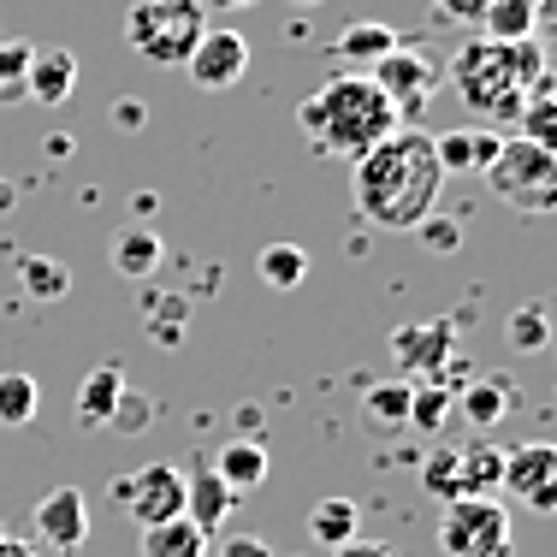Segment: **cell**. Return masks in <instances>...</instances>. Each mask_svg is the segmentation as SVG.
Here are the masks:
<instances>
[{
  "instance_id": "6da1fadb",
  "label": "cell",
  "mask_w": 557,
  "mask_h": 557,
  "mask_svg": "<svg viewBox=\"0 0 557 557\" xmlns=\"http://www.w3.org/2000/svg\"><path fill=\"white\" fill-rule=\"evenodd\" d=\"M350 196H356V214H362L374 232H416L421 220L440 208V184L445 172L433 161V137L428 131H409L397 125L386 143L350 161Z\"/></svg>"
},
{
  "instance_id": "7a4b0ae2",
  "label": "cell",
  "mask_w": 557,
  "mask_h": 557,
  "mask_svg": "<svg viewBox=\"0 0 557 557\" xmlns=\"http://www.w3.org/2000/svg\"><path fill=\"white\" fill-rule=\"evenodd\" d=\"M297 125H302V137L314 143V154L362 161V154L374 149V143H386L404 119H397L386 89H380L368 72H338L297 108Z\"/></svg>"
},
{
  "instance_id": "3957f363",
  "label": "cell",
  "mask_w": 557,
  "mask_h": 557,
  "mask_svg": "<svg viewBox=\"0 0 557 557\" xmlns=\"http://www.w3.org/2000/svg\"><path fill=\"white\" fill-rule=\"evenodd\" d=\"M540 77H546V48L534 36L528 42H486L481 36L450 54V96L486 125H516L528 84H540Z\"/></svg>"
},
{
  "instance_id": "277c9868",
  "label": "cell",
  "mask_w": 557,
  "mask_h": 557,
  "mask_svg": "<svg viewBox=\"0 0 557 557\" xmlns=\"http://www.w3.org/2000/svg\"><path fill=\"white\" fill-rule=\"evenodd\" d=\"M202 30H208L202 0H131L125 12V42L149 65H184Z\"/></svg>"
},
{
  "instance_id": "5b68a950",
  "label": "cell",
  "mask_w": 557,
  "mask_h": 557,
  "mask_svg": "<svg viewBox=\"0 0 557 557\" xmlns=\"http://www.w3.org/2000/svg\"><path fill=\"white\" fill-rule=\"evenodd\" d=\"M481 178L498 202L516 208V214H552L557 208V154L540 149V143H528V137H504Z\"/></svg>"
},
{
  "instance_id": "8992f818",
  "label": "cell",
  "mask_w": 557,
  "mask_h": 557,
  "mask_svg": "<svg viewBox=\"0 0 557 557\" xmlns=\"http://www.w3.org/2000/svg\"><path fill=\"white\" fill-rule=\"evenodd\" d=\"M445 557H510V516L498 498H450L440 516Z\"/></svg>"
},
{
  "instance_id": "52a82bcc",
  "label": "cell",
  "mask_w": 557,
  "mask_h": 557,
  "mask_svg": "<svg viewBox=\"0 0 557 557\" xmlns=\"http://www.w3.org/2000/svg\"><path fill=\"white\" fill-rule=\"evenodd\" d=\"M113 498L131 522L154 528V522H166V516H184V474L172 469V462H143V469H131L113 481Z\"/></svg>"
},
{
  "instance_id": "ba28073f",
  "label": "cell",
  "mask_w": 557,
  "mask_h": 557,
  "mask_svg": "<svg viewBox=\"0 0 557 557\" xmlns=\"http://www.w3.org/2000/svg\"><path fill=\"white\" fill-rule=\"evenodd\" d=\"M368 77L386 89V101L397 108V119H416L433 101V89H440V65L421 54V48H404V42L368 65Z\"/></svg>"
},
{
  "instance_id": "9c48e42d",
  "label": "cell",
  "mask_w": 557,
  "mask_h": 557,
  "mask_svg": "<svg viewBox=\"0 0 557 557\" xmlns=\"http://www.w3.org/2000/svg\"><path fill=\"white\" fill-rule=\"evenodd\" d=\"M498 493L522 498L534 516H552L557 510V445L552 440H528L516 450H504V481Z\"/></svg>"
},
{
  "instance_id": "30bf717a",
  "label": "cell",
  "mask_w": 557,
  "mask_h": 557,
  "mask_svg": "<svg viewBox=\"0 0 557 557\" xmlns=\"http://www.w3.org/2000/svg\"><path fill=\"white\" fill-rule=\"evenodd\" d=\"M184 72H190L196 89H208V96H220V89H237L249 72V42L237 30H202L190 48V60H184Z\"/></svg>"
},
{
  "instance_id": "8fae6325",
  "label": "cell",
  "mask_w": 557,
  "mask_h": 557,
  "mask_svg": "<svg viewBox=\"0 0 557 557\" xmlns=\"http://www.w3.org/2000/svg\"><path fill=\"white\" fill-rule=\"evenodd\" d=\"M450 344H457V333H450V321H421V326H397L392 333V356L404 374H445L450 368Z\"/></svg>"
},
{
  "instance_id": "7c38bea8",
  "label": "cell",
  "mask_w": 557,
  "mask_h": 557,
  "mask_svg": "<svg viewBox=\"0 0 557 557\" xmlns=\"http://www.w3.org/2000/svg\"><path fill=\"white\" fill-rule=\"evenodd\" d=\"M30 516H36V534H42L54 552H77L89 540V498L77 493V486H54Z\"/></svg>"
},
{
  "instance_id": "4fadbf2b",
  "label": "cell",
  "mask_w": 557,
  "mask_h": 557,
  "mask_svg": "<svg viewBox=\"0 0 557 557\" xmlns=\"http://www.w3.org/2000/svg\"><path fill=\"white\" fill-rule=\"evenodd\" d=\"M232 504H237V493H225V481L214 474V462H190V474H184V516H190L202 534L225 528Z\"/></svg>"
},
{
  "instance_id": "5bb4252c",
  "label": "cell",
  "mask_w": 557,
  "mask_h": 557,
  "mask_svg": "<svg viewBox=\"0 0 557 557\" xmlns=\"http://www.w3.org/2000/svg\"><path fill=\"white\" fill-rule=\"evenodd\" d=\"M161 256H166V244H161V232H154V225H119V232H113V249H108L113 273L131 278V285L154 278Z\"/></svg>"
},
{
  "instance_id": "9a60e30c",
  "label": "cell",
  "mask_w": 557,
  "mask_h": 557,
  "mask_svg": "<svg viewBox=\"0 0 557 557\" xmlns=\"http://www.w3.org/2000/svg\"><path fill=\"white\" fill-rule=\"evenodd\" d=\"M498 131L474 125V131H440L433 137V161H440V172H486V161L498 154Z\"/></svg>"
},
{
  "instance_id": "2e32d148",
  "label": "cell",
  "mask_w": 557,
  "mask_h": 557,
  "mask_svg": "<svg viewBox=\"0 0 557 557\" xmlns=\"http://www.w3.org/2000/svg\"><path fill=\"white\" fill-rule=\"evenodd\" d=\"M72 89H77V60L65 48H36L30 54V101L60 108V101H72Z\"/></svg>"
},
{
  "instance_id": "e0dca14e",
  "label": "cell",
  "mask_w": 557,
  "mask_h": 557,
  "mask_svg": "<svg viewBox=\"0 0 557 557\" xmlns=\"http://www.w3.org/2000/svg\"><path fill=\"white\" fill-rule=\"evenodd\" d=\"M268 469L273 462H268V450H261L256 440H232L214 457V474L225 481V493H256V486L268 481Z\"/></svg>"
},
{
  "instance_id": "ac0fdd59",
  "label": "cell",
  "mask_w": 557,
  "mask_h": 557,
  "mask_svg": "<svg viewBox=\"0 0 557 557\" xmlns=\"http://www.w3.org/2000/svg\"><path fill=\"white\" fill-rule=\"evenodd\" d=\"M516 404V386L504 374H481V380H469V386L457 392V409H462V421H474V428H493V421H504V409Z\"/></svg>"
},
{
  "instance_id": "d6986e66",
  "label": "cell",
  "mask_w": 557,
  "mask_h": 557,
  "mask_svg": "<svg viewBox=\"0 0 557 557\" xmlns=\"http://www.w3.org/2000/svg\"><path fill=\"white\" fill-rule=\"evenodd\" d=\"M397 42H404V36H397L392 24H380V18H356V24H344V30H338L333 54H338V60H350V65H374L380 54H392Z\"/></svg>"
},
{
  "instance_id": "ffe728a7",
  "label": "cell",
  "mask_w": 557,
  "mask_h": 557,
  "mask_svg": "<svg viewBox=\"0 0 557 557\" xmlns=\"http://www.w3.org/2000/svg\"><path fill=\"white\" fill-rule=\"evenodd\" d=\"M143 557H208V534L190 516H166V522L143 528Z\"/></svg>"
},
{
  "instance_id": "44dd1931",
  "label": "cell",
  "mask_w": 557,
  "mask_h": 557,
  "mask_svg": "<svg viewBox=\"0 0 557 557\" xmlns=\"http://www.w3.org/2000/svg\"><path fill=\"white\" fill-rule=\"evenodd\" d=\"M534 24H540V0H486L481 12L486 42H528Z\"/></svg>"
},
{
  "instance_id": "7402d4cb",
  "label": "cell",
  "mask_w": 557,
  "mask_h": 557,
  "mask_svg": "<svg viewBox=\"0 0 557 557\" xmlns=\"http://www.w3.org/2000/svg\"><path fill=\"white\" fill-rule=\"evenodd\" d=\"M119 386H125L119 362H101L96 374H84V386H77V428H108V409H113Z\"/></svg>"
},
{
  "instance_id": "603a6c76",
  "label": "cell",
  "mask_w": 557,
  "mask_h": 557,
  "mask_svg": "<svg viewBox=\"0 0 557 557\" xmlns=\"http://www.w3.org/2000/svg\"><path fill=\"white\" fill-rule=\"evenodd\" d=\"M522 137L528 143H540V149H552L557 143V84H552V72L540 77V84H528V96H522Z\"/></svg>"
},
{
  "instance_id": "cb8c5ba5",
  "label": "cell",
  "mask_w": 557,
  "mask_h": 557,
  "mask_svg": "<svg viewBox=\"0 0 557 557\" xmlns=\"http://www.w3.org/2000/svg\"><path fill=\"white\" fill-rule=\"evenodd\" d=\"M362 421H368V428H380V433L409 428V380H380V386H368Z\"/></svg>"
},
{
  "instance_id": "d4e9b609",
  "label": "cell",
  "mask_w": 557,
  "mask_h": 557,
  "mask_svg": "<svg viewBox=\"0 0 557 557\" xmlns=\"http://www.w3.org/2000/svg\"><path fill=\"white\" fill-rule=\"evenodd\" d=\"M30 54H36V42H24V36L0 42V108H24L30 101Z\"/></svg>"
},
{
  "instance_id": "484cf974",
  "label": "cell",
  "mask_w": 557,
  "mask_h": 557,
  "mask_svg": "<svg viewBox=\"0 0 557 557\" xmlns=\"http://www.w3.org/2000/svg\"><path fill=\"white\" fill-rule=\"evenodd\" d=\"M457 481H462V498H493L504 481V450H493V445L457 450Z\"/></svg>"
},
{
  "instance_id": "4316f807",
  "label": "cell",
  "mask_w": 557,
  "mask_h": 557,
  "mask_svg": "<svg viewBox=\"0 0 557 557\" xmlns=\"http://www.w3.org/2000/svg\"><path fill=\"white\" fill-rule=\"evenodd\" d=\"M457 409V386H440V380H409V428L416 433H440L445 416Z\"/></svg>"
},
{
  "instance_id": "83f0119b",
  "label": "cell",
  "mask_w": 557,
  "mask_h": 557,
  "mask_svg": "<svg viewBox=\"0 0 557 557\" xmlns=\"http://www.w3.org/2000/svg\"><path fill=\"white\" fill-rule=\"evenodd\" d=\"M36 409H42V386L30 374H0V428H30Z\"/></svg>"
},
{
  "instance_id": "f1b7e54d",
  "label": "cell",
  "mask_w": 557,
  "mask_h": 557,
  "mask_svg": "<svg viewBox=\"0 0 557 557\" xmlns=\"http://www.w3.org/2000/svg\"><path fill=\"white\" fill-rule=\"evenodd\" d=\"M309 534L321 540V546H333V552L350 546V540H356V504L350 498H321L309 510Z\"/></svg>"
},
{
  "instance_id": "f546056e",
  "label": "cell",
  "mask_w": 557,
  "mask_h": 557,
  "mask_svg": "<svg viewBox=\"0 0 557 557\" xmlns=\"http://www.w3.org/2000/svg\"><path fill=\"white\" fill-rule=\"evenodd\" d=\"M18 285L30 290L36 302H60L65 290H72V273H65L54 256H18Z\"/></svg>"
},
{
  "instance_id": "4dcf8cb0",
  "label": "cell",
  "mask_w": 557,
  "mask_h": 557,
  "mask_svg": "<svg viewBox=\"0 0 557 557\" xmlns=\"http://www.w3.org/2000/svg\"><path fill=\"white\" fill-rule=\"evenodd\" d=\"M256 273L268 278L273 290H297L302 278H309V256H302L297 244H268V249H261V261H256Z\"/></svg>"
},
{
  "instance_id": "1f68e13d",
  "label": "cell",
  "mask_w": 557,
  "mask_h": 557,
  "mask_svg": "<svg viewBox=\"0 0 557 557\" xmlns=\"http://www.w3.org/2000/svg\"><path fill=\"white\" fill-rule=\"evenodd\" d=\"M504 333H510V350H522V356L546 350V344H552V314H546V302H522V309L504 321Z\"/></svg>"
},
{
  "instance_id": "d6a6232c",
  "label": "cell",
  "mask_w": 557,
  "mask_h": 557,
  "mask_svg": "<svg viewBox=\"0 0 557 557\" xmlns=\"http://www.w3.org/2000/svg\"><path fill=\"white\" fill-rule=\"evenodd\" d=\"M154 397L149 392H131V386H119V397H113V409H108V433H149L154 428Z\"/></svg>"
},
{
  "instance_id": "836d02e7",
  "label": "cell",
  "mask_w": 557,
  "mask_h": 557,
  "mask_svg": "<svg viewBox=\"0 0 557 557\" xmlns=\"http://www.w3.org/2000/svg\"><path fill=\"white\" fill-rule=\"evenodd\" d=\"M421 486H428V493L440 498V504L462 498V481H457V450H433L428 469H421Z\"/></svg>"
},
{
  "instance_id": "e575fe53",
  "label": "cell",
  "mask_w": 557,
  "mask_h": 557,
  "mask_svg": "<svg viewBox=\"0 0 557 557\" xmlns=\"http://www.w3.org/2000/svg\"><path fill=\"white\" fill-rule=\"evenodd\" d=\"M143 309H149V326L161 344H178L184 338V302L178 297H143Z\"/></svg>"
},
{
  "instance_id": "d590c367",
  "label": "cell",
  "mask_w": 557,
  "mask_h": 557,
  "mask_svg": "<svg viewBox=\"0 0 557 557\" xmlns=\"http://www.w3.org/2000/svg\"><path fill=\"white\" fill-rule=\"evenodd\" d=\"M416 237L433 249V256H450V249H462V225L445 220V214H428V220L416 225Z\"/></svg>"
},
{
  "instance_id": "8d00e7d4",
  "label": "cell",
  "mask_w": 557,
  "mask_h": 557,
  "mask_svg": "<svg viewBox=\"0 0 557 557\" xmlns=\"http://www.w3.org/2000/svg\"><path fill=\"white\" fill-rule=\"evenodd\" d=\"M433 12H440L445 24H481L486 0H433Z\"/></svg>"
},
{
  "instance_id": "74e56055",
  "label": "cell",
  "mask_w": 557,
  "mask_h": 557,
  "mask_svg": "<svg viewBox=\"0 0 557 557\" xmlns=\"http://www.w3.org/2000/svg\"><path fill=\"white\" fill-rule=\"evenodd\" d=\"M220 557H273V546H268V540H256V534H232L220 546Z\"/></svg>"
},
{
  "instance_id": "f35d334b",
  "label": "cell",
  "mask_w": 557,
  "mask_h": 557,
  "mask_svg": "<svg viewBox=\"0 0 557 557\" xmlns=\"http://www.w3.org/2000/svg\"><path fill=\"white\" fill-rule=\"evenodd\" d=\"M333 557H397V546H386V540H350V546H338Z\"/></svg>"
},
{
  "instance_id": "ab89813d",
  "label": "cell",
  "mask_w": 557,
  "mask_h": 557,
  "mask_svg": "<svg viewBox=\"0 0 557 557\" xmlns=\"http://www.w3.org/2000/svg\"><path fill=\"white\" fill-rule=\"evenodd\" d=\"M143 119H149V108H143V101H119V108H113V125H119V131H143Z\"/></svg>"
},
{
  "instance_id": "60d3db41",
  "label": "cell",
  "mask_w": 557,
  "mask_h": 557,
  "mask_svg": "<svg viewBox=\"0 0 557 557\" xmlns=\"http://www.w3.org/2000/svg\"><path fill=\"white\" fill-rule=\"evenodd\" d=\"M261 428H268V421H261V404H244V409H237V433H244V440H256Z\"/></svg>"
},
{
  "instance_id": "b9f144b4",
  "label": "cell",
  "mask_w": 557,
  "mask_h": 557,
  "mask_svg": "<svg viewBox=\"0 0 557 557\" xmlns=\"http://www.w3.org/2000/svg\"><path fill=\"white\" fill-rule=\"evenodd\" d=\"M0 557H36L24 540H12V534H0Z\"/></svg>"
},
{
  "instance_id": "7bdbcfd3",
  "label": "cell",
  "mask_w": 557,
  "mask_h": 557,
  "mask_svg": "<svg viewBox=\"0 0 557 557\" xmlns=\"http://www.w3.org/2000/svg\"><path fill=\"white\" fill-rule=\"evenodd\" d=\"M214 7H256V0H214Z\"/></svg>"
},
{
  "instance_id": "ee69618b",
  "label": "cell",
  "mask_w": 557,
  "mask_h": 557,
  "mask_svg": "<svg viewBox=\"0 0 557 557\" xmlns=\"http://www.w3.org/2000/svg\"><path fill=\"white\" fill-rule=\"evenodd\" d=\"M290 7H321V0H290Z\"/></svg>"
}]
</instances>
